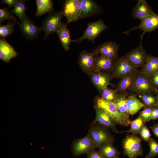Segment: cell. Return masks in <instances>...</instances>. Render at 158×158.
<instances>
[{"instance_id": "6da1fadb", "label": "cell", "mask_w": 158, "mask_h": 158, "mask_svg": "<svg viewBox=\"0 0 158 158\" xmlns=\"http://www.w3.org/2000/svg\"><path fill=\"white\" fill-rule=\"evenodd\" d=\"M94 107L105 111L113 118L118 124L123 126L130 125L131 121L129 116L120 112L114 102L106 101L101 97L97 96L94 98Z\"/></svg>"}, {"instance_id": "7a4b0ae2", "label": "cell", "mask_w": 158, "mask_h": 158, "mask_svg": "<svg viewBox=\"0 0 158 158\" xmlns=\"http://www.w3.org/2000/svg\"><path fill=\"white\" fill-rule=\"evenodd\" d=\"M158 88L154 85L151 77L137 71L134 82L130 89L129 94L137 95H156Z\"/></svg>"}, {"instance_id": "3957f363", "label": "cell", "mask_w": 158, "mask_h": 158, "mask_svg": "<svg viewBox=\"0 0 158 158\" xmlns=\"http://www.w3.org/2000/svg\"><path fill=\"white\" fill-rule=\"evenodd\" d=\"M109 128L98 122L92 123L88 130V134L97 147L106 143L113 144L115 139Z\"/></svg>"}, {"instance_id": "277c9868", "label": "cell", "mask_w": 158, "mask_h": 158, "mask_svg": "<svg viewBox=\"0 0 158 158\" xmlns=\"http://www.w3.org/2000/svg\"><path fill=\"white\" fill-rule=\"evenodd\" d=\"M122 146L123 155L129 158H137L139 156L143 155L141 140L137 135H127L122 140Z\"/></svg>"}, {"instance_id": "5b68a950", "label": "cell", "mask_w": 158, "mask_h": 158, "mask_svg": "<svg viewBox=\"0 0 158 158\" xmlns=\"http://www.w3.org/2000/svg\"><path fill=\"white\" fill-rule=\"evenodd\" d=\"M63 16V11L52 12L43 20L40 28L44 32V39L50 34L57 32L61 25V19Z\"/></svg>"}, {"instance_id": "8992f818", "label": "cell", "mask_w": 158, "mask_h": 158, "mask_svg": "<svg viewBox=\"0 0 158 158\" xmlns=\"http://www.w3.org/2000/svg\"><path fill=\"white\" fill-rule=\"evenodd\" d=\"M137 70L125 56H122L116 59L111 72L113 78L121 79Z\"/></svg>"}, {"instance_id": "52a82bcc", "label": "cell", "mask_w": 158, "mask_h": 158, "mask_svg": "<svg viewBox=\"0 0 158 158\" xmlns=\"http://www.w3.org/2000/svg\"><path fill=\"white\" fill-rule=\"evenodd\" d=\"M108 28L101 19L93 22L89 23L83 35L79 38L72 40V42L79 43L84 40L87 39L94 42L95 39L101 33Z\"/></svg>"}, {"instance_id": "ba28073f", "label": "cell", "mask_w": 158, "mask_h": 158, "mask_svg": "<svg viewBox=\"0 0 158 158\" xmlns=\"http://www.w3.org/2000/svg\"><path fill=\"white\" fill-rule=\"evenodd\" d=\"M97 147L88 134L84 137L74 140L71 145L72 152L75 156L87 154Z\"/></svg>"}, {"instance_id": "9c48e42d", "label": "cell", "mask_w": 158, "mask_h": 158, "mask_svg": "<svg viewBox=\"0 0 158 158\" xmlns=\"http://www.w3.org/2000/svg\"><path fill=\"white\" fill-rule=\"evenodd\" d=\"M63 11L67 19V24L80 19L81 9L80 0H66Z\"/></svg>"}, {"instance_id": "30bf717a", "label": "cell", "mask_w": 158, "mask_h": 158, "mask_svg": "<svg viewBox=\"0 0 158 158\" xmlns=\"http://www.w3.org/2000/svg\"><path fill=\"white\" fill-rule=\"evenodd\" d=\"M148 55L141 42L138 47L130 50L125 56L135 67L138 69L139 68H141L145 65Z\"/></svg>"}, {"instance_id": "8fae6325", "label": "cell", "mask_w": 158, "mask_h": 158, "mask_svg": "<svg viewBox=\"0 0 158 158\" xmlns=\"http://www.w3.org/2000/svg\"><path fill=\"white\" fill-rule=\"evenodd\" d=\"M140 21L141 23L138 25L131 28L123 33L128 35L133 30L140 29L143 31L141 36L142 39L144 35L146 32H151L158 28V13H154L152 15Z\"/></svg>"}, {"instance_id": "7c38bea8", "label": "cell", "mask_w": 158, "mask_h": 158, "mask_svg": "<svg viewBox=\"0 0 158 158\" xmlns=\"http://www.w3.org/2000/svg\"><path fill=\"white\" fill-rule=\"evenodd\" d=\"M90 75L91 82L100 93L108 85H112L110 82L113 78L111 74L101 71L93 72Z\"/></svg>"}, {"instance_id": "4fadbf2b", "label": "cell", "mask_w": 158, "mask_h": 158, "mask_svg": "<svg viewBox=\"0 0 158 158\" xmlns=\"http://www.w3.org/2000/svg\"><path fill=\"white\" fill-rule=\"evenodd\" d=\"M97 54L84 50L79 55V66L83 72L88 75H90L93 72V66Z\"/></svg>"}, {"instance_id": "5bb4252c", "label": "cell", "mask_w": 158, "mask_h": 158, "mask_svg": "<svg viewBox=\"0 0 158 158\" xmlns=\"http://www.w3.org/2000/svg\"><path fill=\"white\" fill-rule=\"evenodd\" d=\"M19 23L20 30L26 38L32 40L36 38L41 30L40 27H37L34 22L29 19L26 15Z\"/></svg>"}, {"instance_id": "9a60e30c", "label": "cell", "mask_w": 158, "mask_h": 158, "mask_svg": "<svg viewBox=\"0 0 158 158\" xmlns=\"http://www.w3.org/2000/svg\"><path fill=\"white\" fill-rule=\"evenodd\" d=\"M119 50L118 45L113 41H109L100 45L92 52L110 58H117Z\"/></svg>"}, {"instance_id": "2e32d148", "label": "cell", "mask_w": 158, "mask_h": 158, "mask_svg": "<svg viewBox=\"0 0 158 158\" xmlns=\"http://www.w3.org/2000/svg\"><path fill=\"white\" fill-rule=\"evenodd\" d=\"M94 108L95 110V118L92 123L98 122L116 133H120L116 128L117 123L111 116L103 109Z\"/></svg>"}, {"instance_id": "e0dca14e", "label": "cell", "mask_w": 158, "mask_h": 158, "mask_svg": "<svg viewBox=\"0 0 158 158\" xmlns=\"http://www.w3.org/2000/svg\"><path fill=\"white\" fill-rule=\"evenodd\" d=\"M154 13L145 0H138L132 10V15L134 19L140 20Z\"/></svg>"}, {"instance_id": "ac0fdd59", "label": "cell", "mask_w": 158, "mask_h": 158, "mask_svg": "<svg viewBox=\"0 0 158 158\" xmlns=\"http://www.w3.org/2000/svg\"><path fill=\"white\" fill-rule=\"evenodd\" d=\"M117 58H112L97 54L93 66V72L110 71Z\"/></svg>"}, {"instance_id": "d6986e66", "label": "cell", "mask_w": 158, "mask_h": 158, "mask_svg": "<svg viewBox=\"0 0 158 158\" xmlns=\"http://www.w3.org/2000/svg\"><path fill=\"white\" fill-rule=\"evenodd\" d=\"M18 53L14 48L4 39H0V59L6 63H9L11 60L16 57Z\"/></svg>"}, {"instance_id": "ffe728a7", "label": "cell", "mask_w": 158, "mask_h": 158, "mask_svg": "<svg viewBox=\"0 0 158 158\" xmlns=\"http://www.w3.org/2000/svg\"><path fill=\"white\" fill-rule=\"evenodd\" d=\"M81 4L80 19L90 16L97 13L99 9L98 4L92 0H79Z\"/></svg>"}, {"instance_id": "44dd1931", "label": "cell", "mask_w": 158, "mask_h": 158, "mask_svg": "<svg viewBox=\"0 0 158 158\" xmlns=\"http://www.w3.org/2000/svg\"><path fill=\"white\" fill-rule=\"evenodd\" d=\"M126 101L128 112L129 115L135 114L142 108L146 106L135 94H128L127 96Z\"/></svg>"}, {"instance_id": "7402d4cb", "label": "cell", "mask_w": 158, "mask_h": 158, "mask_svg": "<svg viewBox=\"0 0 158 158\" xmlns=\"http://www.w3.org/2000/svg\"><path fill=\"white\" fill-rule=\"evenodd\" d=\"M140 70L142 73L152 77L158 71V56L148 55L145 65Z\"/></svg>"}, {"instance_id": "603a6c76", "label": "cell", "mask_w": 158, "mask_h": 158, "mask_svg": "<svg viewBox=\"0 0 158 158\" xmlns=\"http://www.w3.org/2000/svg\"><path fill=\"white\" fill-rule=\"evenodd\" d=\"M137 70L120 79L117 87L119 93L128 94L129 90L134 82Z\"/></svg>"}, {"instance_id": "cb8c5ba5", "label": "cell", "mask_w": 158, "mask_h": 158, "mask_svg": "<svg viewBox=\"0 0 158 158\" xmlns=\"http://www.w3.org/2000/svg\"><path fill=\"white\" fill-rule=\"evenodd\" d=\"M56 33L62 47L65 50L68 51L69 49V46L72 40L69 31L67 27V23H62Z\"/></svg>"}, {"instance_id": "d4e9b609", "label": "cell", "mask_w": 158, "mask_h": 158, "mask_svg": "<svg viewBox=\"0 0 158 158\" xmlns=\"http://www.w3.org/2000/svg\"><path fill=\"white\" fill-rule=\"evenodd\" d=\"M113 144L106 143L101 145L97 147L98 151L105 158H114L118 156L121 153Z\"/></svg>"}, {"instance_id": "484cf974", "label": "cell", "mask_w": 158, "mask_h": 158, "mask_svg": "<svg viewBox=\"0 0 158 158\" xmlns=\"http://www.w3.org/2000/svg\"><path fill=\"white\" fill-rule=\"evenodd\" d=\"M37 11L35 16H40L47 13L53 12V4L51 0H36Z\"/></svg>"}, {"instance_id": "4316f807", "label": "cell", "mask_w": 158, "mask_h": 158, "mask_svg": "<svg viewBox=\"0 0 158 158\" xmlns=\"http://www.w3.org/2000/svg\"><path fill=\"white\" fill-rule=\"evenodd\" d=\"M128 94L118 92L114 102L120 112L125 115L129 116L128 112L126 101Z\"/></svg>"}, {"instance_id": "83f0119b", "label": "cell", "mask_w": 158, "mask_h": 158, "mask_svg": "<svg viewBox=\"0 0 158 158\" xmlns=\"http://www.w3.org/2000/svg\"><path fill=\"white\" fill-rule=\"evenodd\" d=\"M145 125L142 118L140 116L134 120L131 121L130 124V127L128 130L120 131V133L128 132L132 134L137 135L139 133L143 126Z\"/></svg>"}, {"instance_id": "f1b7e54d", "label": "cell", "mask_w": 158, "mask_h": 158, "mask_svg": "<svg viewBox=\"0 0 158 158\" xmlns=\"http://www.w3.org/2000/svg\"><path fill=\"white\" fill-rule=\"evenodd\" d=\"M18 22L14 21L9 22L5 25H0V36L4 39L11 35L15 32L14 25Z\"/></svg>"}, {"instance_id": "f546056e", "label": "cell", "mask_w": 158, "mask_h": 158, "mask_svg": "<svg viewBox=\"0 0 158 158\" xmlns=\"http://www.w3.org/2000/svg\"><path fill=\"white\" fill-rule=\"evenodd\" d=\"M24 0H18L14 8L11 11V13L14 14L21 21L26 15L25 11L27 9Z\"/></svg>"}, {"instance_id": "4dcf8cb0", "label": "cell", "mask_w": 158, "mask_h": 158, "mask_svg": "<svg viewBox=\"0 0 158 158\" xmlns=\"http://www.w3.org/2000/svg\"><path fill=\"white\" fill-rule=\"evenodd\" d=\"M146 106L154 107L157 104V99L154 95L152 94L135 95Z\"/></svg>"}, {"instance_id": "1f68e13d", "label": "cell", "mask_w": 158, "mask_h": 158, "mask_svg": "<svg viewBox=\"0 0 158 158\" xmlns=\"http://www.w3.org/2000/svg\"><path fill=\"white\" fill-rule=\"evenodd\" d=\"M118 93V90L117 88L112 89L108 87L101 92V97L106 101L114 102Z\"/></svg>"}, {"instance_id": "d6a6232c", "label": "cell", "mask_w": 158, "mask_h": 158, "mask_svg": "<svg viewBox=\"0 0 158 158\" xmlns=\"http://www.w3.org/2000/svg\"><path fill=\"white\" fill-rule=\"evenodd\" d=\"M150 151L145 158H153L158 155V142L155 140L151 138L149 142Z\"/></svg>"}, {"instance_id": "836d02e7", "label": "cell", "mask_w": 158, "mask_h": 158, "mask_svg": "<svg viewBox=\"0 0 158 158\" xmlns=\"http://www.w3.org/2000/svg\"><path fill=\"white\" fill-rule=\"evenodd\" d=\"M12 20L17 22L16 18L11 14L7 10V7L0 9V23L1 24L6 20Z\"/></svg>"}, {"instance_id": "e575fe53", "label": "cell", "mask_w": 158, "mask_h": 158, "mask_svg": "<svg viewBox=\"0 0 158 158\" xmlns=\"http://www.w3.org/2000/svg\"><path fill=\"white\" fill-rule=\"evenodd\" d=\"M152 107L146 106L139 113V116L142 118L144 124L150 120Z\"/></svg>"}, {"instance_id": "d590c367", "label": "cell", "mask_w": 158, "mask_h": 158, "mask_svg": "<svg viewBox=\"0 0 158 158\" xmlns=\"http://www.w3.org/2000/svg\"><path fill=\"white\" fill-rule=\"evenodd\" d=\"M139 134L144 141L149 143L151 138V135L149 129L145 125L142 127Z\"/></svg>"}, {"instance_id": "8d00e7d4", "label": "cell", "mask_w": 158, "mask_h": 158, "mask_svg": "<svg viewBox=\"0 0 158 158\" xmlns=\"http://www.w3.org/2000/svg\"><path fill=\"white\" fill-rule=\"evenodd\" d=\"M87 158H105L98 151L95 150L87 154Z\"/></svg>"}, {"instance_id": "74e56055", "label": "cell", "mask_w": 158, "mask_h": 158, "mask_svg": "<svg viewBox=\"0 0 158 158\" xmlns=\"http://www.w3.org/2000/svg\"><path fill=\"white\" fill-rule=\"evenodd\" d=\"M157 119H158V107L154 106L152 108L150 120Z\"/></svg>"}, {"instance_id": "f35d334b", "label": "cell", "mask_w": 158, "mask_h": 158, "mask_svg": "<svg viewBox=\"0 0 158 158\" xmlns=\"http://www.w3.org/2000/svg\"><path fill=\"white\" fill-rule=\"evenodd\" d=\"M18 1L17 0H3L2 1V3L8 5L9 8H10L12 6L14 7Z\"/></svg>"}, {"instance_id": "ab89813d", "label": "cell", "mask_w": 158, "mask_h": 158, "mask_svg": "<svg viewBox=\"0 0 158 158\" xmlns=\"http://www.w3.org/2000/svg\"><path fill=\"white\" fill-rule=\"evenodd\" d=\"M152 81L154 86L158 88V71L152 77Z\"/></svg>"}, {"instance_id": "60d3db41", "label": "cell", "mask_w": 158, "mask_h": 158, "mask_svg": "<svg viewBox=\"0 0 158 158\" xmlns=\"http://www.w3.org/2000/svg\"><path fill=\"white\" fill-rule=\"evenodd\" d=\"M150 128L154 134L158 137V124L155 123Z\"/></svg>"}, {"instance_id": "b9f144b4", "label": "cell", "mask_w": 158, "mask_h": 158, "mask_svg": "<svg viewBox=\"0 0 158 158\" xmlns=\"http://www.w3.org/2000/svg\"><path fill=\"white\" fill-rule=\"evenodd\" d=\"M155 96L157 99V106H157L158 107V88L157 91L156 93Z\"/></svg>"}, {"instance_id": "7bdbcfd3", "label": "cell", "mask_w": 158, "mask_h": 158, "mask_svg": "<svg viewBox=\"0 0 158 158\" xmlns=\"http://www.w3.org/2000/svg\"><path fill=\"white\" fill-rule=\"evenodd\" d=\"M114 158H121L119 156H118V157H115Z\"/></svg>"}]
</instances>
